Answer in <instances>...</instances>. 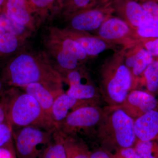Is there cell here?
I'll list each match as a JSON object with an SVG mask.
<instances>
[{
    "mask_svg": "<svg viewBox=\"0 0 158 158\" xmlns=\"http://www.w3.org/2000/svg\"><path fill=\"white\" fill-rule=\"evenodd\" d=\"M1 80L12 87L38 83L57 96L64 93L62 76L44 52L23 51L18 54L4 69Z\"/></svg>",
    "mask_w": 158,
    "mask_h": 158,
    "instance_id": "6da1fadb",
    "label": "cell"
},
{
    "mask_svg": "<svg viewBox=\"0 0 158 158\" xmlns=\"http://www.w3.org/2000/svg\"><path fill=\"white\" fill-rule=\"evenodd\" d=\"M123 47L104 61L99 69V90L108 106H119L123 102L134 83L125 64Z\"/></svg>",
    "mask_w": 158,
    "mask_h": 158,
    "instance_id": "7a4b0ae2",
    "label": "cell"
},
{
    "mask_svg": "<svg viewBox=\"0 0 158 158\" xmlns=\"http://www.w3.org/2000/svg\"><path fill=\"white\" fill-rule=\"evenodd\" d=\"M7 119L13 130L34 127L46 130L57 128L56 124L33 96L17 87L5 90L2 95Z\"/></svg>",
    "mask_w": 158,
    "mask_h": 158,
    "instance_id": "3957f363",
    "label": "cell"
},
{
    "mask_svg": "<svg viewBox=\"0 0 158 158\" xmlns=\"http://www.w3.org/2000/svg\"><path fill=\"white\" fill-rule=\"evenodd\" d=\"M95 134L101 148L112 153L134 147L137 142L135 120L118 106L105 108Z\"/></svg>",
    "mask_w": 158,
    "mask_h": 158,
    "instance_id": "277c9868",
    "label": "cell"
},
{
    "mask_svg": "<svg viewBox=\"0 0 158 158\" xmlns=\"http://www.w3.org/2000/svg\"><path fill=\"white\" fill-rule=\"evenodd\" d=\"M56 129L26 127L13 130L16 158H41L50 144Z\"/></svg>",
    "mask_w": 158,
    "mask_h": 158,
    "instance_id": "5b68a950",
    "label": "cell"
},
{
    "mask_svg": "<svg viewBox=\"0 0 158 158\" xmlns=\"http://www.w3.org/2000/svg\"><path fill=\"white\" fill-rule=\"evenodd\" d=\"M104 114V109L89 105L79 108L58 125L57 129L64 136L79 134L88 135L97 127Z\"/></svg>",
    "mask_w": 158,
    "mask_h": 158,
    "instance_id": "8992f818",
    "label": "cell"
},
{
    "mask_svg": "<svg viewBox=\"0 0 158 158\" xmlns=\"http://www.w3.org/2000/svg\"><path fill=\"white\" fill-rule=\"evenodd\" d=\"M114 14L110 2L64 15L66 28L81 32H95L108 18Z\"/></svg>",
    "mask_w": 158,
    "mask_h": 158,
    "instance_id": "52a82bcc",
    "label": "cell"
},
{
    "mask_svg": "<svg viewBox=\"0 0 158 158\" xmlns=\"http://www.w3.org/2000/svg\"><path fill=\"white\" fill-rule=\"evenodd\" d=\"M95 32L96 36L113 45L127 47L139 40L134 29L123 20L113 15L106 19Z\"/></svg>",
    "mask_w": 158,
    "mask_h": 158,
    "instance_id": "ba28073f",
    "label": "cell"
},
{
    "mask_svg": "<svg viewBox=\"0 0 158 158\" xmlns=\"http://www.w3.org/2000/svg\"><path fill=\"white\" fill-rule=\"evenodd\" d=\"M62 77L63 81L69 85L66 92L69 96L77 99L94 102L98 98L99 90L84 66L62 74Z\"/></svg>",
    "mask_w": 158,
    "mask_h": 158,
    "instance_id": "9c48e42d",
    "label": "cell"
},
{
    "mask_svg": "<svg viewBox=\"0 0 158 158\" xmlns=\"http://www.w3.org/2000/svg\"><path fill=\"white\" fill-rule=\"evenodd\" d=\"M110 3L117 17L135 30L153 19L137 0H111Z\"/></svg>",
    "mask_w": 158,
    "mask_h": 158,
    "instance_id": "30bf717a",
    "label": "cell"
},
{
    "mask_svg": "<svg viewBox=\"0 0 158 158\" xmlns=\"http://www.w3.org/2000/svg\"><path fill=\"white\" fill-rule=\"evenodd\" d=\"M119 108L134 120L156 109L158 101L153 95L141 90H133L128 94Z\"/></svg>",
    "mask_w": 158,
    "mask_h": 158,
    "instance_id": "8fae6325",
    "label": "cell"
},
{
    "mask_svg": "<svg viewBox=\"0 0 158 158\" xmlns=\"http://www.w3.org/2000/svg\"><path fill=\"white\" fill-rule=\"evenodd\" d=\"M125 64L129 69L134 86L137 84L140 76L154 60V57L143 47L140 41L129 46L124 47Z\"/></svg>",
    "mask_w": 158,
    "mask_h": 158,
    "instance_id": "7c38bea8",
    "label": "cell"
},
{
    "mask_svg": "<svg viewBox=\"0 0 158 158\" xmlns=\"http://www.w3.org/2000/svg\"><path fill=\"white\" fill-rule=\"evenodd\" d=\"M44 42L49 56L53 59L54 66L61 74L83 66V63L64 49L48 31Z\"/></svg>",
    "mask_w": 158,
    "mask_h": 158,
    "instance_id": "4fadbf2b",
    "label": "cell"
},
{
    "mask_svg": "<svg viewBox=\"0 0 158 158\" xmlns=\"http://www.w3.org/2000/svg\"><path fill=\"white\" fill-rule=\"evenodd\" d=\"M3 8V12L31 31L35 30L36 24L40 22L28 0H6Z\"/></svg>",
    "mask_w": 158,
    "mask_h": 158,
    "instance_id": "5bb4252c",
    "label": "cell"
},
{
    "mask_svg": "<svg viewBox=\"0 0 158 158\" xmlns=\"http://www.w3.org/2000/svg\"><path fill=\"white\" fill-rule=\"evenodd\" d=\"M94 102L73 98L64 92L57 97L54 102L52 110V119L57 128L58 125L74 111L82 107L95 105Z\"/></svg>",
    "mask_w": 158,
    "mask_h": 158,
    "instance_id": "9a60e30c",
    "label": "cell"
},
{
    "mask_svg": "<svg viewBox=\"0 0 158 158\" xmlns=\"http://www.w3.org/2000/svg\"><path fill=\"white\" fill-rule=\"evenodd\" d=\"M62 30L69 37L78 43L86 52L88 58L97 56L105 51L113 48L114 46L89 33L74 31L68 28Z\"/></svg>",
    "mask_w": 158,
    "mask_h": 158,
    "instance_id": "2e32d148",
    "label": "cell"
},
{
    "mask_svg": "<svg viewBox=\"0 0 158 158\" xmlns=\"http://www.w3.org/2000/svg\"><path fill=\"white\" fill-rule=\"evenodd\" d=\"M138 140H158V107L135 120Z\"/></svg>",
    "mask_w": 158,
    "mask_h": 158,
    "instance_id": "e0dca14e",
    "label": "cell"
},
{
    "mask_svg": "<svg viewBox=\"0 0 158 158\" xmlns=\"http://www.w3.org/2000/svg\"><path fill=\"white\" fill-rule=\"evenodd\" d=\"M19 88L33 96L46 114L52 118V107L55 99L58 96L38 83L30 84Z\"/></svg>",
    "mask_w": 158,
    "mask_h": 158,
    "instance_id": "ac0fdd59",
    "label": "cell"
},
{
    "mask_svg": "<svg viewBox=\"0 0 158 158\" xmlns=\"http://www.w3.org/2000/svg\"><path fill=\"white\" fill-rule=\"evenodd\" d=\"M48 31L56 38L64 49L71 54L80 62L84 64L88 59V55L78 43L69 37L63 32L62 29L52 27Z\"/></svg>",
    "mask_w": 158,
    "mask_h": 158,
    "instance_id": "d6986e66",
    "label": "cell"
},
{
    "mask_svg": "<svg viewBox=\"0 0 158 158\" xmlns=\"http://www.w3.org/2000/svg\"><path fill=\"white\" fill-rule=\"evenodd\" d=\"M67 158H89L90 151L83 138L77 135L64 136Z\"/></svg>",
    "mask_w": 158,
    "mask_h": 158,
    "instance_id": "ffe728a7",
    "label": "cell"
},
{
    "mask_svg": "<svg viewBox=\"0 0 158 158\" xmlns=\"http://www.w3.org/2000/svg\"><path fill=\"white\" fill-rule=\"evenodd\" d=\"M40 22L47 18L60 14L61 0H28Z\"/></svg>",
    "mask_w": 158,
    "mask_h": 158,
    "instance_id": "44dd1931",
    "label": "cell"
},
{
    "mask_svg": "<svg viewBox=\"0 0 158 158\" xmlns=\"http://www.w3.org/2000/svg\"><path fill=\"white\" fill-rule=\"evenodd\" d=\"M41 158H67L64 136L58 129L55 130L52 140Z\"/></svg>",
    "mask_w": 158,
    "mask_h": 158,
    "instance_id": "7402d4cb",
    "label": "cell"
},
{
    "mask_svg": "<svg viewBox=\"0 0 158 158\" xmlns=\"http://www.w3.org/2000/svg\"><path fill=\"white\" fill-rule=\"evenodd\" d=\"M0 27L20 39H24L28 35L27 32L28 29L15 22L4 12H0Z\"/></svg>",
    "mask_w": 158,
    "mask_h": 158,
    "instance_id": "603a6c76",
    "label": "cell"
},
{
    "mask_svg": "<svg viewBox=\"0 0 158 158\" xmlns=\"http://www.w3.org/2000/svg\"><path fill=\"white\" fill-rule=\"evenodd\" d=\"M20 38L0 27V52L10 54L18 48Z\"/></svg>",
    "mask_w": 158,
    "mask_h": 158,
    "instance_id": "cb8c5ba5",
    "label": "cell"
},
{
    "mask_svg": "<svg viewBox=\"0 0 158 158\" xmlns=\"http://www.w3.org/2000/svg\"><path fill=\"white\" fill-rule=\"evenodd\" d=\"M62 9L60 14L62 16L68 15L96 6L93 0H61Z\"/></svg>",
    "mask_w": 158,
    "mask_h": 158,
    "instance_id": "d4e9b609",
    "label": "cell"
},
{
    "mask_svg": "<svg viewBox=\"0 0 158 158\" xmlns=\"http://www.w3.org/2000/svg\"><path fill=\"white\" fill-rule=\"evenodd\" d=\"M134 148L141 158H158V140H138Z\"/></svg>",
    "mask_w": 158,
    "mask_h": 158,
    "instance_id": "484cf974",
    "label": "cell"
},
{
    "mask_svg": "<svg viewBox=\"0 0 158 158\" xmlns=\"http://www.w3.org/2000/svg\"><path fill=\"white\" fill-rule=\"evenodd\" d=\"M146 87L150 93L158 90V60L154 59L143 73Z\"/></svg>",
    "mask_w": 158,
    "mask_h": 158,
    "instance_id": "4316f807",
    "label": "cell"
},
{
    "mask_svg": "<svg viewBox=\"0 0 158 158\" xmlns=\"http://www.w3.org/2000/svg\"><path fill=\"white\" fill-rule=\"evenodd\" d=\"M138 40L145 38H158V19H152L135 30Z\"/></svg>",
    "mask_w": 158,
    "mask_h": 158,
    "instance_id": "83f0119b",
    "label": "cell"
},
{
    "mask_svg": "<svg viewBox=\"0 0 158 158\" xmlns=\"http://www.w3.org/2000/svg\"><path fill=\"white\" fill-rule=\"evenodd\" d=\"M13 129L7 121L0 125V148L13 140Z\"/></svg>",
    "mask_w": 158,
    "mask_h": 158,
    "instance_id": "f1b7e54d",
    "label": "cell"
},
{
    "mask_svg": "<svg viewBox=\"0 0 158 158\" xmlns=\"http://www.w3.org/2000/svg\"><path fill=\"white\" fill-rule=\"evenodd\" d=\"M153 19H158V0H137Z\"/></svg>",
    "mask_w": 158,
    "mask_h": 158,
    "instance_id": "f546056e",
    "label": "cell"
},
{
    "mask_svg": "<svg viewBox=\"0 0 158 158\" xmlns=\"http://www.w3.org/2000/svg\"><path fill=\"white\" fill-rule=\"evenodd\" d=\"M145 49L154 57H158V38H145L139 40Z\"/></svg>",
    "mask_w": 158,
    "mask_h": 158,
    "instance_id": "4dcf8cb0",
    "label": "cell"
},
{
    "mask_svg": "<svg viewBox=\"0 0 158 158\" xmlns=\"http://www.w3.org/2000/svg\"><path fill=\"white\" fill-rule=\"evenodd\" d=\"M112 158H141L134 147L118 150L112 153Z\"/></svg>",
    "mask_w": 158,
    "mask_h": 158,
    "instance_id": "1f68e13d",
    "label": "cell"
},
{
    "mask_svg": "<svg viewBox=\"0 0 158 158\" xmlns=\"http://www.w3.org/2000/svg\"><path fill=\"white\" fill-rule=\"evenodd\" d=\"M13 140L9 143L0 148V158H14L16 156L15 155V151L13 149Z\"/></svg>",
    "mask_w": 158,
    "mask_h": 158,
    "instance_id": "d6a6232c",
    "label": "cell"
},
{
    "mask_svg": "<svg viewBox=\"0 0 158 158\" xmlns=\"http://www.w3.org/2000/svg\"><path fill=\"white\" fill-rule=\"evenodd\" d=\"M112 153L100 148L90 152L89 158H112Z\"/></svg>",
    "mask_w": 158,
    "mask_h": 158,
    "instance_id": "836d02e7",
    "label": "cell"
},
{
    "mask_svg": "<svg viewBox=\"0 0 158 158\" xmlns=\"http://www.w3.org/2000/svg\"><path fill=\"white\" fill-rule=\"evenodd\" d=\"M2 95L0 96V125L8 121L6 106L2 98Z\"/></svg>",
    "mask_w": 158,
    "mask_h": 158,
    "instance_id": "e575fe53",
    "label": "cell"
},
{
    "mask_svg": "<svg viewBox=\"0 0 158 158\" xmlns=\"http://www.w3.org/2000/svg\"><path fill=\"white\" fill-rule=\"evenodd\" d=\"M111 0H93L94 2L96 5H102L109 3Z\"/></svg>",
    "mask_w": 158,
    "mask_h": 158,
    "instance_id": "d590c367",
    "label": "cell"
},
{
    "mask_svg": "<svg viewBox=\"0 0 158 158\" xmlns=\"http://www.w3.org/2000/svg\"><path fill=\"white\" fill-rule=\"evenodd\" d=\"M5 90L3 88V83L1 79H0V96L2 95Z\"/></svg>",
    "mask_w": 158,
    "mask_h": 158,
    "instance_id": "8d00e7d4",
    "label": "cell"
},
{
    "mask_svg": "<svg viewBox=\"0 0 158 158\" xmlns=\"http://www.w3.org/2000/svg\"><path fill=\"white\" fill-rule=\"evenodd\" d=\"M6 2V0H0V9H1L2 7H3Z\"/></svg>",
    "mask_w": 158,
    "mask_h": 158,
    "instance_id": "74e56055",
    "label": "cell"
}]
</instances>
